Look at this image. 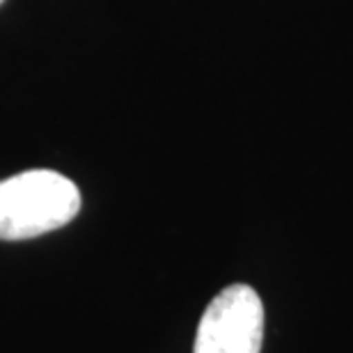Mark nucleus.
<instances>
[{
	"instance_id": "f257e3e1",
	"label": "nucleus",
	"mask_w": 353,
	"mask_h": 353,
	"mask_svg": "<svg viewBox=\"0 0 353 353\" xmlns=\"http://www.w3.org/2000/svg\"><path fill=\"white\" fill-rule=\"evenodd\" d=\"M81 211V190L55 170H28L0 181V241H26L65 228Z\"/></svg>"
},
{
	"instance_id": "7ed1b4c3",
	"label": "nucleus",
	"mask_w": 353,
	"mask_h": 353,
	"mask_svg": "<svg viewBox=\"0 0 353 353\" xmlns=\"http://www.w3.org/2000/svg\"><path fill=\"white\" fill-rule=\"evenodd\" d=\"M0 5H3V0H0Z\"/></svg>"
},
{
	"instance_id": "f03ea898",
	"label": "nucleus",
	"mask_w": 353,
	"mask_h": 353,
	"mask_svg": "<svg viewBox=\"0 0 353 353\" xmlns=\"http://www.w3.org/2000/svg\"><path fill=\"white\" fill-rule=\"evenodd\" d=\"M262 340V299L248 285H230L204 310L193 353H259Z\"/></svg>"
}]
</instances>
